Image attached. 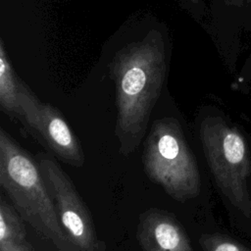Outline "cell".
Returning a JSON list of instances; mask_svg holds the SVG:
<instances>
[{"instance_id": "6da1fadb", "label": "cell", "mask_w": 251, "mask_h": 251, "mask_svg": "<svg viewBox=\"0 0 251 251\" xmlns=\"http://www.w3.org/2000/svg\"><path fill=\"white\" fill-rule=\"evenodd\" d=\"M167 63L164 37L156 30L123 47L113 58L110 70L116 86L115 133L123 156L134 152L145 134L164 83Z\"/></svg>"}, {"instance_id": "7a4b0ae2", "label": "cell", "mask_w": 251, "mask_h": 251, "mask_svg": "<svg viewBox=\"0 0 251 251\" xmlns=\"http://www.w3.org/2000/svg\"><path fill=\"white\" fill-rule=\"evenodd\" d=\"M0 186L18 214L53 251H79L62 227L37 159L0 128Z\"/></svg>"}, {"instance_id": "3957f363", "label": "cell", "mask_w": 251, "mask_h": 251, "mask_svg": "<svg viewBox=\"0 0 251 251\" xmlns=\"http://www.w3.org/2000/svg\"><path fill=\"white\" fill-rule=\"evenodd\" d=\"M202 149L221 192L245 217L251 216V149L245 133L223 113L207 114L199 125Z\"/></svg>"}, {"instance_id": "277c9868", "label": "cell", "mask_w": 251, "mask_h": 251, "mask_svg": "<svg viewBox=\"0 0 251 251\" xmlns=\"http://www.w3.org/2000/svg\"><path fill=\"white\" fill-rule=\"evenodd\" d=\"M142 164L146 176L174 200L184 203L200 194L198 164L176 119L154 122L144 142Z\"/></svg>"}, {"instance_id": "5b68a950", "label": "cell", "mask_w": 251, "mask_h": 251, "mask_svg": "<svg viewBox=\"0 0 251 251\" xmlns=\"http://www.w3.org/2000/svg\"><path fill=\"white\" fill-rule=\"evenodd\" d=\"M36 159L59 222L70 240L79 251H105L106 243L98 237L90 210L72 178L49 153L40 152Z\"/></svg>"}, {"instance_id": "8992f818", "label": "cell", "mask_w": 251, "mask_h": 251, "mask_svg": "<svg viewBox=\"0 0 251 251\" xmlns=\"http://www.w3.org/2000/svg\"><path fill=\"white\" fill-rule=\"evenodd\" d=\"M25 123L54 158L75 168L84 165L85 156L80 142L58 109L42 102Z\"/></svg>"}, {"instance_id": "52a82bcc", "label": "cell", "mask_w": 251, "mask_h": 251, "mask_svg": "<svg viewBox=\"0 0 251 251\" xmlns=\"http://www.w3.org/2000/svg\"><path fill=\"white\" fill-rule=\"evenodd\" d=\"M136 239L142 251H194L182 224L175 214L161 208L139 214Z\"/></svg>"}, {"instance_id": "ba28073f", "label": "cell", "mask_w": 251, "mask_h": 251, "mask_svg": "<svg viewBox=\"0 0 251 251\" xmlns=\"http://www.w3.org/2000/svg\"><path fill=\"white\" fill-rule=\"evenodd\" d=\"M212 9L226 61L234 71L244 41L251 35V0H212Z\"/></svg>"}, {"instance_id": "9c48e42d", "label": "cell", "mask_w": 251, "mask_h": 251, "mask_svg": "<svg viewBox=\"0 0 251 251\" xmlns=\"http://www.w3.org/2000/svg\"><path fill=\"white\" fill-rule=\"evenodd\" d=\"M41 101L18 77L0 40V106L10 117L22 118L36 109Z\"/></svg>"}, {"instance_id": "30bf717a", "label": "cell", "mask_w": 251, "mask_h": 251, "mask_svg": "<svg viewBox=\"0 0 251 251\" xmlns=\"http://www.w3.org/2000/svg\"><path fill=\"white\" fill-rule=\"evenodd\" d=\"M24 220L3 195L0 198V251H35Z\"/></svg>"}, {"instance_id": "8fae6325", "label": "cell", "mask_w": 251, "mask_h": 251, "mask_svg": "<svg viewBox=\"0 0 251 251\" xmlns=\"http://www.w3.org/2000/svg\"><path fill=\"white\" fill-rule=\"evenodd\" d=\"M198 242L202 251H251L228 235L219 232L203 233Z\"/></svg>"}, {"instance_id": "7c38bea8", "label": "cell", "mask_w": 251, "mask_h": 251, "mask_svg": "<svg viewBox=\"0 0 251 251\" xmlns=\"http://www.w3.org/2000/svg\"><path fill=\"white\" fill-rule=\"evenodd\" d=\"M240 76L243 79V81L251 82V53L245 60L243 67L240 72Z\"/></svg>"}, {"instance_id": "4fadbf2b", "label": "cell", "mask_w": 251, "mask_h": 251, "mask_svg": "<svg viewBox=\"0 0 251 251\" xmlns=\"http://www.w3.org/2000/svg\"><path fill=\"white\" fill-rule=\"evenodd\" d=\"M193 5H201V0H189Z\"/></svg>"}]
</instances>
